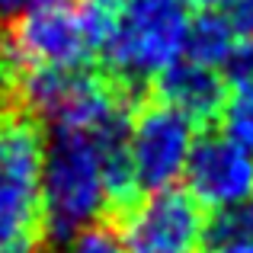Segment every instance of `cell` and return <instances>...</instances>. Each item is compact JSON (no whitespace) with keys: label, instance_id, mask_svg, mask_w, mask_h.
Wrapping results in <instances>:
<instances>
[{"label":"cell","instance_id":"1","mask_svg":"<svg viewBox=\"0 0 253 253\" xmlns=\"http://www.w3.org/2000/svg\"><path fill=\"white\" fill-rule=\"evenodd\" d=\"M128 116L103 128H51L42 157V231L45 244L61 247L81 228L109 211L106 199V148L128 128Z\"/></svg>","mask_w":253,"mask_h":253},{"label":"cell","instance_id":"2","mask_svg":"<svg viewBox=\"0 0 253 253\" xmlns=\"http://www.w3.org/2000/svg\"><path fill=\"white\" fill-rule=\"evenodd\" d=\"M116 0H42L0 32V93L23 71H84L99 55Z\"/></svg>","mask_w":253,"mask_h":253},{"label":"cell","instance_id":"3","mask_svg":"<svg viewBox=\"0 0 253 253\" xmlns=\"http://www.w3.org/2000/svg\"><path fill=\"white\" fill-rule=\"evenodd\" d=\"M189 23L183 0H119L96 55L106 77L131 103L148 96L151 84L186 55Z\"/></svg>","mask_w":253,"mask_h":253},{"label":"cell","instance_id":"4","mask_svg":"<svg viewBox=\"0 0 253 253\" xmlns=\"http://www.w3.org/2000/svg\"><path fill=\"white\" fill-rule=\"evenodd\" d=\"M42 157L39 122L0 96V253L42 250Z\"/></svg>","mask_w":253,"mask_h":253},{"label":"cell","instance_id":"5","mask_svg":"<svg viewBox=\"0 0 253 253\" xmlns=\"http://www.w3.org/2000/svg\"><path fill=\"white\" fill-rule=\"evenodd\" d=\"M196 122L157 96H141L128 116V164L138 192H161L186 173Z\"/></svg>","mask_w":253,"mask_h":253},{"label":"cell","instance_id":"6","mask_svg":"<svg viewBox=\"0 0 253 253\" xmlns=\"http://www.w3.org/2000/svg\"><path fill=\"white\" fill-rule=\"evenodd\" d=\"M116 218L128 253H202L209 215L176 186L148 192Z\"/></svg>","mask_w":253,"mask_h":253},{"label":"cell","instance_id":"7","mask_svg":"<svg viewBox=\"0 0 253 253\" xmlns=\"http://www.w3.org/2000/svg\"><path fill=\"white\" fill-rule=\"evenodd\" d=\"M183 176L189 183V196L202 209L224 211L253 202V151L221 131L196 138Z\"/></svg>","mask_w":253,"mask_h":253},{"label":"cell","instance_id":"8","mask_svg":"<svg viewBox=\"0 0 253 253\" xmlns=\"http://www.w3.org/2000/svg\"><path fill=\"white\" fill-rule=\"evenodd\" d=\"M151 96H157L161 103L179 109L186 119H192L196 125H211L218 122V112H221L224 93V74L215 68H205V64L192 61V58H179L176 64H170L154 84H151Z\"/></svg>","mask_w":253,"mask_h":253},{"label":"cell","instance_id":"9","mask_svg":"<svg viewBox=\"0 0 253 253\" xmlns=\"http://www.w3.org/2000/svg\"><path fill=\"white\" fill-rule=\"evenodd\" d=\"M244 51V36L234 26V19L221 10H202L189 23V39H186V58L215 68L228 74L234 68L237 55Z\"/></svg>","mask_w":253,"mask_h":253},{"label":"cell","instance_id":"10","mask_svg":"<svg viewBox=\"0 0 253 253\" xmlns=\"http://www.w3.org/2000/svg\"><path fill=\"white\" fill-rule=\"evenodd\" d=\"M218 122H221V135L253 151V74L231 77Z\"/></svg>","mask_w":253,"mask_h":253},{"label":"cell","instance_id":"11","mask_svg":"<svg viewBox=\"0 0 253 253\" xmlns=\"http://www.w3.org/2000/svg\"><path fill=\"white\" fill-rule=\"evenodd\" d=\"M61 253H128L116 221H93L61 244Z\"/></svg>","mask_w":253,"mask_h":253},{"label":"cell","instance_id":"12","mask_svg":"<svg viewBox=\"0 0 253 253\" xmlns=\"http://www.w3.org/2000/svg\"><path fill=\"white\" fill-rule=\"evenodd\" d=\"M42 0H0V23H13L16 16H23L26 10L39 6Z\"/></svg>","mask_w":253,"mask_h":253},{"label":"cell","instance_id":"13","mask_svg":"<svg viewBox=\"0 0 253 253\" xmlns=\"http://www.w3.org/2000/svg\"><path fill=\"white\" fill-rule=\"evenodd\" d=\"M186 6H199V10H218L221 3H228V0H183Z\"/></svg>","mask_w":253,"mask_h":253},{"label":"cell","instance_id":"14","mask_svg":"<svg viewBox=\"0 0 253 253\" xmlns=\"http://www.w3.org/2000/svg\"><path fill=\"white\" fill-rule=\"evenodd\" d=\"M215 253H253V237L250 241H241V244H231L224 250H215Z\"/></svg>","mask_w":253,"mask_h":253},{"label":"cell","instance_id":"15","mask_svg":"<svg viewBox=\"0 0 253 253\" xmlns=\"http://www.w3.org/2000/svg\"><path fill=\"white\" fill-rule=\"evenodd\" d=\"M250 218H253V205H250Z\"/></svg>","mask_w":253,"mask_h":253},{"label":"cell","instance_id":"16","mask_svg":"<svg viewBox=\"0 0 253 253\" xmlns=\"http://www.w3.org/2000/svg\"><path fill=\"white\" fill-rule=\"evenodd\" d=\"M29 253H42V250H29Z\"/></svg>","mask_w":253,"mask_h":253}]
</instances>
